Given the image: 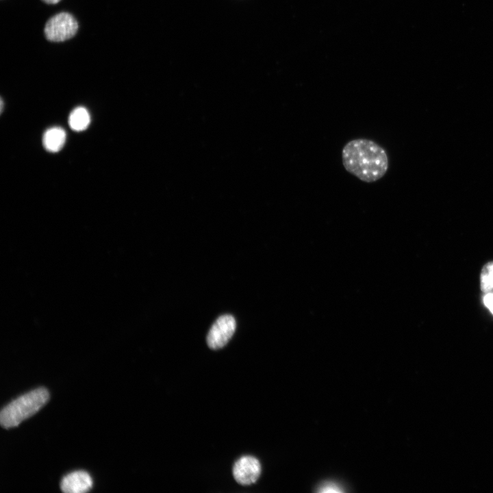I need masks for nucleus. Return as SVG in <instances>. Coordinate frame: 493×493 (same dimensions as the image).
<instances>
[{
    "label": "nucleus",
    "mask_w": 493,
    "mask_h": 493,
    "mask_svg": "<svg viewBox=\"0 0 493 493\" xmlns=\"http://www.w3.org/2000/svg\"><path fill=\"white\" fill-rule=\"evenodd\" d=\"M320 492H340V490L338 488V486H337L336 484H331V483H326L323 484L320 487Z\"/></svg>",
    "instance_id": "nucleus-11"
},
{
    "label": "nucleus",
    "mask_w": 493,
    "mask_h": 493,
    "mask_svg": "<svg viewBox=\"0 0 493 493\" xmlns=\"http://www.w3.org/2000/svg\"><path fill=\"white\" fill-rule=\"evenodd\" d=\"M342 161L347 172L366 183L381 179L389 166L386 151L375 141L366 138L348 142L342 151Z\"/></svg>",
    "instance_id": "nucleus-1"
},
{
    "label": "nucleus",
    "mask_w": 493,
    "mask_h": 493,
    "mask_svg": "<svg viewBox=\"0 0 493 493\" xmlns=\"http://www.w3.org/2000/svg\"><path fill=\"white\" fill-rule=\"evenodd\" d=\"M261 470L258 459L251 456H243L234 464L233 476L239 484L249 485L256 482Z\"/></svg>",
    "instance_id": "nucleus-5"
},
{
    "label": "nucleus",
    "mask_w": 493,
    "mask_h": 493,
    "mask_svg": "<svg viewBox=\"0 0 493 493\" xmlns=\"http://www.w3.org/2000/svg\"><path fill=\"white\" fill-rule=\"evenodd\" d=\"M483 303L493 314V293H488L483 297Z\"/></svg>",
    "instance_id": "nucleus-10"
},
{
    "label": "nucleus",
    "mask_w": 493,
    "mask_h": 493,
    "mask_svg": "<svg viewBox=\"0 0 493 493\" xmlns=\"http://www.w3.org/2000/svg\"><path fill=\"white\" fill-rule=\"evenodd\" d=\"M236 328V320L231 315L225 314L218 318L207 333L208 346L213 350L223 348L233 336Z\"/></svg>",
    "instance_id": "nucleus-4"
},
{
    "label": "nucleus",
    "mask_w": 493,
    "mask_h": 493,
    "mask_svg": "<svg viewBox=\"0 0 493 493\" xmlns=\"http://www.w3.org/2000/svg\"><path fill=\"white\" fill-rule=\"evenodd\" d=\"M90 121V114L88 110L83 107H78L74 109L68 117L70 127L77 131L86 129Z\"/></svg>",
    "instance_id": "nucleus-8"
},
{
    "label": "nucleus",
    "mask_w": 493,
    "mask_h": 493,
    "mask_svg": "<svg viewBox=\"0 0 493 493\" xmlns=\"http://www.w3.org/2000/svg\"><path fill=\"white\" fill-rule=\"evenodd\" d=\"M481 289L485 292L493 289V262L486 264L481 270Z\"/></svg>",
    "instance_id": "nucleus-9"
},
{
    "label": "nucleus",
    "mask_w": 493,
    "mask_h": 493,
    "mask_svg": "<svg viewBox=\"0 0 493 493\" xmlns=\"http://www.w3.org/2000/svg\"><path fill=\"white\" fill-rule=\"evenodd\" d=\"M92 487L90 475L86 471L78 470L64 476L60 483L61 490L66 493H83Z\"/></svg>",
    "instance_id": "nucleus-6"
},
{
    "label": "nucleus",
    "mask_w": 493,
    "mask_h": 493,
    "mask_svg": "<svg viewBox=\"0 0 493 493\" xmlns=\"http://www.w3.org/2000/svg\"><path fill=\"white\" fill-rule=\"evenodd\" d=\"M49 398V392L45 388H38L20 396L1 409V425L5 429L18 426L42 407Z\"/></svg>",
    "instance_id": "nucleus-2"
},
{
    "label": "nucleus",
    "mask_w": 493,
    "mask_h": 493,
    "mask_svg": "<svg viewBox=\"0 0 493 493\" xmlns=\"http://www.w3.org/2000/svg\"><path fill=\"white\" fill-rule=\"evenodd\" d=\"M66 140V133L60 127H54L47 129L43 136V145L50 152H58L64 146Z\"/></svg>",
    "instance_id": "nucleus-7"
},
{
    "label": "nucleus",
    "mask_w": 493,
    "mask_h": 493,
    "mask_svg": "<svg viewBox=\"0 0 493 493\" xmlns=\"http://www.w3.org/2000/svg\"><path fill=\"white\" fill-rule=\"evenodd\" d=\"M77 29V22L71 14L60 12L48 20L45 34L49 41L62 42L74 36Z\"/></svg>",
    "instance_id": "nucleus-3"
},
{
    "label": "nucleus",
    "mask_w": 493,
    "mask_h": 493,
    "mask_svg": "<svg viewBox=\"0 0 493 493\" xmlns=\"http://www.w3.org/2000/svg\"><path fill=\"white\" fill-rule=\"evenodd\" d=\"M48 4H55L60 2L61 0H42Z\"/></svg>",
    "instance_id": "nucleus-12"
}]
</instances>
